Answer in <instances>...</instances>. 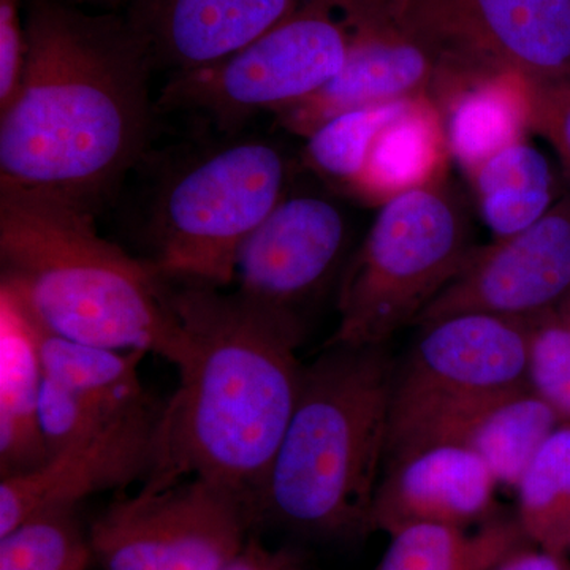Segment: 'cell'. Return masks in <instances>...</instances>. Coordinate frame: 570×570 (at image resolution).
Returning <instances> with one entry per match:
<instances>
[{"instance_id": "obj_7", "label": "cell", "mask_w": 570, "mask_h": 570, "mask_svg": "<svg viewBox=\"0 0 570 570\" xmlns=\"http://www.w3.org/2000/svg\"><path fill=\"white\" fill-rule=\"evenodd\" d=\"M532 325L534 318L490 314L420 325L417 340L395 363L385 464L430 445L455 444L480 412L531 390Z\"/></svg>"}, {"instance_id": "obj_18", "label": "cell", "mask_w": 570, "mask_h": 570, "mask_svg": "<svg viewBox=\"0 0 570 570\" xmlns=\"http://www.w3.org/2000/svg\"><path fill=\"white\" fill-rule=\"evenodd\" d=\"M444 105L449 151L469 175L501 149L523 141L534 115L532 86L513 71L471 82Z\"/></svg>"}, {"instance_id": "obj_8", "label": "cell", "mask_w": 570, "mask_h": 570, "mask_svg": "<svg viewBox=\"0 0 570 570\" xmlns=\"http://www.w3.org/2000/svg\"><path fill=\"white\" fill-rule=\"evenodd\" d=\"M351 32L328 0H307L243 50L174 75L156 110L200 116L227 137L262 111L277 112L324 88L346 62Z\"/></svg>"}, {"instance_id": "obj_30", "label": "cell", "mask_w": 570, "mask_h": 570, "mask_svg": "<svg viewBox=\"0 0 570 570\" xmlns=\"http://www.w3.org/2000/svg\"><path fill=\"white\" fill-rule=\"evenodd\" d=\"M494 570H568L564 557L540 549H524Z\"/></svg>"}, {"instance_id": "obj_23", "label": "cell", "mask_w": 570, "mask_h": 570, "mask_svg": "<svg viewBox=\"0 0 570 570\" xmlns=\"http://www.w3.org/2000/svg\"><path fill=\"white\" fill-rule=\"evenodd\" d=\"M515 491L517 520L532 546L564 557L570 550V423L547 439Z\"/></svg>"}, {"instance_id": "obj_15", "label": "cell", "mask_w": 570, "mask_h": 570, "mask_svg": "<svg viewBox=\"0 0 570 570\" xmlns=\"http://www.w3.org/2000/svg\"><path fill=\"white\" fill-rule=\"evenodd\" d=\"M307 0H132L127 18L170 77L243 50Z\"/></svg>"}, {"instance_id": "obj_27", "label": "cell", "mask_w": 570, "mask_h": 570, "mask_svg": "<svg viewBox=\"0 0 570 570\" xmlns=\"http://www.w3.org/2000/svg\"><path fill=\"white\" fill-rule=\"evenodd\" d=\"M22 0H0V110L20 88L28 58V33L21 18Z\"/></svg>"}, {"instance_id": "obj_11", "label": "cell", "mask_w": 570, "mask_h": 570, "mask_svg": "<svg viewBox=\"0 0 570 570\" xmlns=\"http://www.w3.org/2000/svg\"><path fill=\"white\" fill-rule=\"evenodd\" d=\"M328 2L351 32L346 62L324 88L276 112L284 129L306 138L344 112L434 92L444 67L436 48L390 20L373 0Z\"/></svg>"}, {"instance_id": "obj_31", "label": "cell", "mask_w": 570, "mask_h": 570, "mask_svg": "<svg viewBox=\"0 0 570 570\" xmlns=\"http://www.w3.org/2000/svg\"><path fill=\"white\" fill-rule=\"evenodd\" d=\"M102 2L111 3V2H119V0H102ZM129 2H132V0H129Z\"/></svg>"}, {"instance_id": "obj_9", "label": "cell", "mask_w": 570, "mask_h": 570, "mask_svg": "<svg viewBox=\"0 0 570 570\" xmlns=\"http://www.w3.org/2000/svg\"><path fill=\"white\" fill-rule=\"evenodd\" d=\"M436 48L450 81L513 71L532 88L570 86V0H374Z\"/></svg>"}, {"instance_id": "obj_12", "label": "cell", "mask_w": 570, "mask_h": 570, "mask_svg": "<svg viewBox=\"0 0 570 570\" xmlns=\"http://www.w3.org/2000/svg\"><path fill=\"white\" fill-rule=\"evenodd\" d=\"M570 291V198L527 230L472 250L415 325L459 314L535 318Z\"/></svg>"}, {"instance_id": "obj_25", "label": "cell", "mask_w": 570, "mask_h": 570, "mask_svg": "<svg viewBox=\"0 0 570 570\" xmlns=\"http://www.w3.org/2000/svg\"><path fill=\"white\" fill-rule=\"evenodd\" d=\"M92 558L75 508L48 510L0 535V570H86Z\"/></svg>"}, {"instance_id": "obj_16", "label": "cell", "mask_w": 570, "mask_h": 570, "mask_svg": "<svg viewBox=\"0 0 570 570\" xmlns=\"http://www.w3.org/2000/svg\"><path fill=\"white\" fill-rule=\"evenodd\" d=\"M156 425L73 445L52 453L40 468L0 483V535L48 510L77 508L99 491L145 480L151 468Z\"/></svg>"}, {"instance_id": "obj_24", "label": "cell", "mask_w": 570, "mask_h": 570, "mask_svg": "<svg viewBox=\"0 0 570 570\" xmlns=\"http://www.w3.org/2000/svg\"><path fill=\"white\" fill-rule=\"evenodd\" d=\"M426 99L430 97L373 105L330 119L306 137L307 164L324 178L352 190L377 135Z\"/></svg>"}, {"instance_id": "obj_29", "label": "cell", "mask_w": 570, "mask_h": 570, "mask_svg": "<svg viewBox=\"0 0 570 570\" xmlns=\"http://www.w3.org/2000/svg\"><path fill=\"white\" fill-rule=\"evenodd\" d=\"M224 570H309L298 558L285 550H272L249 539L235 560Z\"/></svg>"}, {"instance_id": "obj_10", "label": "cell", "mask_w": 570, "mask_h": 570, "mask_svg": "<svg viewBox=\"0 0 570 570\" xmlns=\"http://www.w3.org/2000/svg\"><path fill=\"white\" fill-rule=\"evenodd\" d=\"M253 524L246 498L194 478L118 499L94 520L89 538L104 570H224Z\"/></svg>"}, {"instance_id": "obj_28", "label": "cell", "mask_w": 570, "mask_h": 570, "mask_svg": "<svg viewBox=\"0 0 570 570\" xmlns=\"http://www.w3.org/2000/svg\"><path fill=\"white\" fill-rule=\"evenodd\" d=\"M532 127L546 135L570 174V86L532 88Z\"/></svg>"}, {"instance_id": "obj_3", "label": "cell", "mask_w": 570, "mask_h": 570, "mask_svg": "<svg viewBox=\"0 0 570 570\" xmlns=\"http://www.w3.org/2000/svg\"><path fill=\"white\" fill-rule=\"evenodd\" d=\"M2 285L48 332L73 343L163 356L187 344L170 281L97 234L94 216L52 195L0 186Z\"/></svg>"}, {"instance_id": "obj_14", "label": "cell", "mask_w": 570, "mask_h": 570, "mask_svg": "<svg viewBox=\"0 0 570 570\" xmlns=\"http://www.w3.org/2000/svg\"><path fill=\"white\" fill-rule=\"evenodd\" d=\"M497 487L485 461L464 445L415 450L385 464L373 531L393 535L414 524L471 528L490 517Z\"/></svg>"}, {"instance_id": "obj_20", "label": "cell", "mask_w": 570, "mask_h": 570, "mask_svg": "<svg viewBox=\"0 0 570 570\" xmlns=\"http://www.w3.org/2000/svg\"><path fill=\"white\" fill-rule=\"evenodd\" d=\"M449 151L441 111L431 99L390 124L371 145L352 193L385 200L436 181Z\"/></svg>"}, {"instance_id": "obj_22", "label": "cell", "mask_w": 570, "mask_h": 570, "mask_svg": "<svg viewBox=\"0 0 570 570\" xmlns=\"http://www.w3.org/2000/svg\"><path fill=\"white\" fill-rule=\"evenodd\" d=\"M471 176L483 220L499 239L527 230L551 208L553 175L549 160L528 142L501 149Z\"/></svg>"}, {"instance_id": "obj_17", "label": "cell", "mask_w": 570, "mask_h": 570, "mask_svg": "<svg viewBox=\"0 0 570 570\" xmlns=\"http://www.w3.org/2000/svg\"><path fill=\"white\" fill-rule=\"evenodd\" d=\"M40 330L18 296L0 285V475L40 468L48 459L40 425L43 387Z\"/></svg>"}, {"instance_id": "obj_6", "label": "cell", "mask_w": 570, "mask_h": 570, "mask_svg": "<svg viewBox=\"0 0 570 570\" xmlns=\"http://www.w3.org/2000/svg\"><path fill=\"white\" fill-rule=\"evenodd\" d=\"M291 163L279 146L236 138L202 149L170 171L153 200L154 268L165 279L224 287L236 258L287 197Z\"/></svg>"}, {"instance_id": "obj_2", "label": "cell", "mask_w": 570, "mask_h": 570, "mask_svg": "<svg viewBox=\"0 0 570 570\" xmlns=\"http://www.w3.org/2000/svg\"><path fill=\"white\" fill-rule=\"evenodd\" d=\"M219 288L170 285L189 351L178 389L160 406L141 489L212 480L246 498L255 517L302 389L303 325L296 314Z\"/></svg>"}, {"instance_id": "obj_26", "label": "cell", "mask_w": 570, "mask_h": 570, "mask_svg": "<svg viewBox=\"0 0 570 570\" xmlns=\"http://www.w3.org/2000/svg\"><path fill=\"white\" fill-rule=\"evenodd\" d=\"M534 318L528 379L535 395L570 423V316Z\"/></svg>"}, {"instance_id": "obj_21", "label": "cell", "mask_w": 570, "mask_h": 570, "mask_svg": "<svg viewBox=\"0 0 570 570\" xmlns=\"http://www.w3.org/2000/svg\"><path fill=\"white\" fill-rule=\"evenodd\" d=\"M562 420L532 390L517 393L480 412L455 444L485 461L498 485L517 489L531 461Z\"/></svg>"}, {"instance_id": "obj_4", "label": "cell", "mask_w": 570, "mask_h": 570, "mask_svg": "<svg viewBox=\"0 0 570 570\" xmlns=\"http://www.w3.org/2000/svg\"><path fill=\"white\" fill-rule=\"evenodd\" d=\"M395 363L389 346H325L305 366L257 523L333 539L373 532Z\"/></svg>"}, {"instance_id": "obj_13", "label": "cell", "mask_w": 570, "mask_h": 570, "mask_svg": "<svg viewBox=\"0 0 570 570\" xmlns=\"http://www.w3.org/2000/svg\"><path fill=\"white\" fill-rule=\"evenodd\" d=\"M343 209L318 195L285 197L236 258V291L298 316L335 275L347 246Z\"/></svg>"}, {"instance_id": "obj_1", "label": "cell", "mask_w": 570, "mask_h": 570, "mask_svg": "<svg viewBox=\"0 0 570 570\" xmlns=\"http://www.w3.org/2000/svg\"><path fill=\"white\" fill-rule=\"evenodd\" d=\"M24 22V73L0 110V186L96 216L146 151L151 51L127 14L63 0H26Z\"/></svg>"}, {"instance_id": "obj_19", "label": "cell", "mask_w": 570, "mask_h": 570, "mask_svg": "<svg viewBox=\"0 0 570 570\" xmlns=\"http://www.w3.org/2000/svg\"><path fill=\"white\" fill-rule=\"evenodd\" d=\"M374 570H494L530 539L517 519H491L471 528L414 524L390 535Z\"/></svg>"}, {"instance_id": "obj_5", "label": "cell", "mask_w": 570, "mask_h": 570, "mask_svg": "<svg viewBox=\"0 0 570 570\" xmlns=\"http://www.w3.org/2000/svg\"><path fill=\"white\" fill-rule=\"evenodd\" d=\"M471 234L463 202L438 179L385 202L341 277L325 346H389L466 265Z\"/></svg>"}]
</instances>
